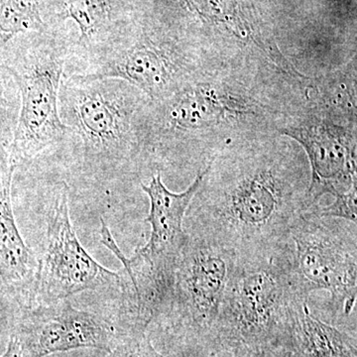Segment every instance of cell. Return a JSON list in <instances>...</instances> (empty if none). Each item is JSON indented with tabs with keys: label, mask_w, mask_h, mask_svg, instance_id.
I'll return each mask as SVG.
<instances>
[{
	"label": "cell",
	"mask_w": 357,
	"mask_h": 357,
	"mask_svg": "<svg viewBox=\"0 0 357 357\" xmlns=\"http://www.w3.org/2000/svg\"><path fill=\"white\" fill-rule=\"evenodd\" d=\"M310 178L302 156L288 147L230 149L208 163L185 213V232L236 255L272 250L307 211Z\"/></svg>",
	"instance_id": "obj_1"
},
{
	"label": "cell",
	"mask_w": 357,
	"mask_h": 357,
	"mask_svg": "<svg viewBox=\"0 0 357 357\" xmlns=\"http://www.w3.org/2000/svg\"><path fill=\"white\" fill-rule=\"evenodd\" d=\"M149 102L142 91L122 79L64 74L59 114L66 131L60 146L69 150L77 177L105 185L141 172L147 164L144 133Z\"/></svg>",
	"instance_id": "obj_2"
},
{
	"label": "cell",
	"mask_w": 357,
	"mask_h": 357,
	"mask_svg": "<svg viewBox=\"0 0 357 357\" xmlns=\"http://www.w3.org/2000/svg\"><path fill=\"white\" fill-rule=\"evenodd\" d=\"M296 296L288 238L272 250L236 255L215 325L213 356L270 351Z\"/></svg>",
	"instance_id": "obj_3"
},
{
	"label": "cell",
	"mask_w": 357,
	"mask_h": 357,
	"mask_svg": "<svg viewBox=\"0 0 357 357\" xmlns=\"http://www.w3.org/2000/svg\"><path fill=\"white\" fill-rule=\"evenodd\" d=\"M70 43L48 29L20 35L0 49V64L13 75L20 93V117L8 147L16 169L30 165L45 149L64 139L59 91Z\"/></svg>",
	"instance_id": "obj_4"
},
{
	"label": "cell",
	"mask_w": 357,
	"mask_h": 357,
	"mask_svg": "<svg viewBox=\"0 0 357 357\" xmlns=\"http://www.w3.org/2000/svg\"><path fill=\"white\" fill-rule=\"evenodd\" d=\"M236 253L189 236L176 268L172 290L156 323L190 356H213L215 325Z\"/></svg>",
	"instance_id": "obj_5"
},
{
	"label": "cell",
	"mask_w": 357,
	"mask_h": 357,
	"mask_svg": "<svg viewBox=\"0 0 357 357\" xmlns=\"http://www.w3.org/2000/svg\"><path fill=\"white\" fill-rule=\"evenodd\" d=\"M291 271L298 295L331 294L332 325L351 318L357 299V223L304 213L288 236Z\"/></svg>",
	"instance_id": "obj_6"
},
{
	"label": "cell",
	"mask_w": 357,
	"mask_h": 357,
	"mask_svg": "<svg viewBox=\"0 0 357 357\" xmlns=\"http://www.w3.org/2000/svg\"><path fill=\"white\" fill-rule=\"evenodd\" d=\"M208 165L202 169L192 184L182 192L167 189L161 172L149 185L141 184L150 201L146 222L151 227L149 241L138 248L132 257L121 255L126 279L142 311L158 319L172 290L174 276L182 255L188 234L184 229L185 213L199 189Z\"/></svg>",
	"instance_id": "obj_7"
},
{
	"label": "cell",
	"mask_w": 357,
	"mask_h": 357,
	"mask_svg": "<svg viewBox=\"0 0 357 357\" xmlns=\"http://www.w3.org/2000/svg\"><path fill=\"white\" fill-rule=\"evenodd\" d=\"M190 70L189 57L177 42L128 24L96 50L68 63L65 75L122 79L155 102L188 83Z\"/></svg>",
	"instance_id": "obj_8"
},
{
	"label": "cell",
	"mask_w": 357,
	"mask_h": 357,
	"mask_svg": "<svg viewBox=\"0 0 357 357\" xmlns=\"http://www.w3.org/2000/svg\"><path fill=\"white\" fill-rule=\"evenodd\" d=\"M69 201V185L61 182L56 190L30 305L68 300L86 291H119L121 275L96 262L79 243L70 222Z\"/></svg>",
	"instance_id": "obj_9"
},
{
	"label": "cell",
	"mask_w": 357,
	"mask_h": 357,
	"mask_svg": "<svg viewBox=\"0 0 357 357\" xmlns=\"http://www.w3.org/2000/svg\"><path fill=\"white\" fill-rule=\"evenodd\" d=\"M20 307L14 335L20 340L23 357H46L81 349L109 351L119 337L112 319L77 309L67 300Z\"/></svg>",
	"instance_id": "obj_10"
},
{
	"label": "cell",
	"mask_w": 357,
	"mask_h": 357,
	"mask_svg": "<svg viewBox=\"0 0 357 357\" xmlns=\"http://www.w3.org/2000/svg\"><path fill=\"white\" fill-rule=\"evenodd\" d=\"M282 132L298 141L307 152L311 167L307 211L319 206L326 194L335 198L333 203L356 206V138L325 121L310 122Z\"/></svg>",
	"instance_id": "obj_11"
},
{
	"label": "cell",
	"mask_w": 357,
	"mask_h": 357,
	"mask_svg": "<svg viewBox=\"0 0 357 357\" xmlns=\"http://www.w3.org/2000/svg\"><path fill=\"white\" fill-rule=\"evenodd\" d=\"M296 296L270 351L275 357H357L356 335L319 319Z\"/></svg>",
	"instance_id": "obj_12"
},
{
	"label": "cell",
	"mask_w": 357,
	"mask_h": 357,
	"mask_svg": "<svg viewBox=\"0 0 357 357\" xmlns=\"http://www.w3.org/2000/svg\"><path fill=\"white\" fill-rule=\"evenodd\" d=\"M17 169L9 158L8 148L0 145V277L6 294L20 307L31 304L38 260L21 236L13 206V182Z\"/></svg>",
	"instance_id": "obj_13"
},
{
	"label": "cell",
	"mask_w": 357,
	"mask_h": 357,
	"mask_svg": "<svg viewBox=\"0 0 357 357\" xmlns=\"http://www.w3.org/2000/svg\"><path fill=\"white\" fill-rule=\"evenodd\" d=\"M52 22L72 20L79 36L72 41L69 60H79L121 31L128 24L124 0H45Z\"/></svg>",
	"instance_id": "obj_14"
},
{
	"label": "cell",
	"mask_w": 357,
	"mask_h": 357,
	"mask_svg": "<svg viewBox=\"0 0 357 357\" xmlns=\"http://www.w3.org/2000/svg\"><path fill=\"white\" fill-rule=\"evenodd\" d=\"M47 30L41 0H0V49L20 35Z\"/></svg>",
	"instance_id": "obj_15"
},
{
	"label": "cell",
	"mask_w": 357,
	"mask_h": 357,
	"mask_svg": "<svg viewBox=\"0 0 357 357\" xmlns=\"http://www.w3.org/2000/svg\"><path fill=\"white\" fill-rule=\"evenodd\" d=\"M20 93L13 75L0 64V145L8 148L20 112Z\"/></svg>",
	"instance_id": "obj_16"
},
{
	"label": "cell",
	"mask_w": 357,
	"mask_h": 357,
	"mask_svg": "<svg viewBox=\"0 0 357 357\" xmlns=\"http://www.w3.org/2000/svg\"><path fill=\"white\" fill-rule=\"evenodd\" d=\"M188 8L196 11L215 24L227 27L232 34L248 37L245 23L241 20L236 0H182Z\"/></svg>",
	"instance_id": "obj_17"
},
{
	"label": "cell",
	"mask_w": 357,
	"mask_h": 357,
	"mask_svg": "<svg viewBox=\"0 0 357 357\" xmlns=\"http://www.w3.org/2000/svg\"><path fill=\"white\" fill-rule=\"evenodd\" d=\"M105 357H172L155 349L148 332L119 333L114 347Z\"/></svg>",
	"instance_id": "obj_18"
},
{
	"label": "cell",
	"mask_w": 357,
	"mask_h": 357,
	"mask_svg": "<svg viewBox=\"0 0 357 357\" xmlns=\"http://www.w3.org/2000/svg\"><path fill=\"white\" fill-rule=\"evenodd\" d=\"M0 357H23L20 340L14 333L9 338L6 352Z\"/></svg>",
	"instance_id": "obj_19"
},
{
	"label": "cell",
	"mask_w": 357,
	"mask_h": 357,
	"mask_svg": "<svg viewBox=\"0 0 357 357\" xmlns=\"http://www.w3.org/2000/svg\"><path fill=\"white\" fill-rule=\"evenodd\" d=\"M215 357H275L271 351H227Z\"/></svg>",
	"instance_id": "obj_20"
},
{
	"label": "cell",
	"mask_w": 357,
	"mask_h": 357,
	"mask_svg": "<svg viewBox=\"0 0 357 357\" xmlns=\"http://www.w3.org/2000/svg\"><path fill=\"white\" fill-rule=\"evenodd\" d=\"M0 294H6V287H4L3 282H2L1 277H0Z\"/></svg>",
	"instance_id": "obj_21"
}]
</instances>
